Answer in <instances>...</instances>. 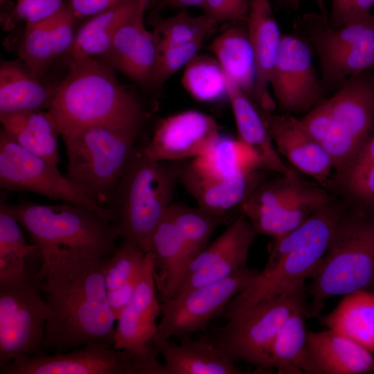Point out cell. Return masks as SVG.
Instances as JSON below:
<instances>
[{
    "instance_id": "7c38bea8",
    "label": "cell",
    "mask_w": 374,
    "mask_h": 374,
    "mask_svg": "<svg viewBox=\"0 0 374 374\" xmlns=\"http://www.w3.org/2000/svg\"><path fill=\"white\" fill-rule=\"evenodd\" d=\"M1 374H166L157 357H140L104 341L63 353L39 352L0 366Z\"/></svg>"
},
{
    "instance_id": "681fc988",
    "label": "cell",
    "mask_w": 374,
    "mask_h": 374,
    "mask_svg": "<svg viewBox=\"0 0 374 374\" xmlns=\"http://www.w3.org/2000/svg\"><path fill=\"white\" fill-rule=\"evenodd\" d=\"M352 1L331 0L329 20L332 26H339L347 23Z\"/></svg>"
},
{
    "instance_id": "f5cc1de1",
    "label": "cell",
    "mask_w": 374,
    "mask_h": 374,
    "mask_svg": "<svg viewBox=\"0 0 374 374\" xmlns=\"http://www.w3.org/2000/svg\"><path fill=\"white\" fill-rule=\"evenodd\" d=\"M303 1L304 0H286V1L294 8H296L299 6L301 2ZM312 1H314L317 5L321 14L323 15H328L326 6H325L324 0H312Z\"/></svg>"
},
{
    "instance_id": "9a60e30c",
    "label": "cell",
    "mask_w": 374,
    "mask_h": 374,
    "mask_svg": "<svg viewBox=\"0 0 374 374\" xmlns=\"http://www.w3.org/2000/svg\"><path fill=\"white\" fill-rule=\"evenodd\" d=\"M270 89L276 105L285 114H305L323 99L312 52L297 34L282 35Z\"/></svg>"
},
{
    "instance_id": "4316f807",
    "label": "cell",
    "mask_w": 374,
    "mask_h": 374,
    "mask_svg": "<svg viewBox=\"0 0 374 374\" xmlns=\"http://www.w3.org/2000/svg\"><path fill=\"white\" fill-rule=\"evenodd\" d=\"M149 251L162 301L170 299L184 276L188 261L183 238L167 212L152 233Z\"/></svg>"
},
{
    "instance_id": "4dcf8cb0",
    "label": "cell",
    "mask_w": 374,
    "mask_h": 374,
    "mask_svg": "<svg viewBox=\"0 0 374 374\" xmlns=\"http://www.w3.org/2000/svg\"><path fill=\"white\" fill-rule=\"evenodd\" d=\"M54 89L46 87L19 60L0 64V114L48 109Z\"/></svg>"
},
{
    "instance_id": "f907efd6",
    "label": "cell",
    "mask_w": 374,
    "mask_h": 374,
    "mask_svg": "<svg viewBox=\"0 0 374 374\" xmlns=\"http://www.w3.org/2000/svg\"><path fill=\"white\" fill-rule=\"evenodd\" d=\"M373 7L374 0H353L347 23L368 17Z\"/></svg>"
},
{
    "instance_id": "7402d4cb",
    "label": "cell",
    "mask_w": 374,
    "mask_h": 374,
    "mask_svg": "<svg viewBox=\"0 0 374 374\" xmlns=\"http://www.w3.org/2000/svg\"><path fill=\"white\" fill-rule=\"evenodd\" d=\"M246 24L256 70L253 103L265 112H274L277 105L270 91V80L283 34L269 0L251 1Z\"/></svg>"
},
{
    "instance_id": "1f68e13d",
    "label": "cell",
    "mask_w": 374,
    "mask_h": 374,
    "mask_svg": "<svg viewBox=\"0 0 374 374\" xmlns=\"http://www.w3.org/2000/svg\"><path fill=\"white\" fill-rule=\"evenodd\" d=\"M328 329L374 353V292L361 290L344 296L329 314L319 317Z\"/></svg>"
},
{
    "instance_id": "f6af8a7d",
    "label": "cell",
    "mask_w": 374,
    "mask_h": 374,
    "mask_svg": "<svg viewBox=\"0 0 374 374\" xmlns=\"http://www.w3.org/2000/svg\"><path fill=\"white\" fill-rule=\"evenodd\" d=\"M62 0H17L6 22L8 28L15 23H36L54 15L63 5Z\"/></svg>"
},
{
    "instance_id": "f1b7e54d",
    "label": "cell",
    "mask_w": 374,
    "mask_h": 374,
    "mask_svg": "<svg viewBox=\"0 0 374 374\" xmlns=\"http://www.w3.org/2000/svg\"><path fill=\"white\" fill-rule=\"evenodd\" d=\"M328 189L351 206L374 210V131L349 161L333 170Z\"/></svg>"
},
{
    "instance_id": "5b68a950",
    "label": "cell",
    "mask_w": 374,
    "mask_h": 374,
    "mask_svg": "<svg viewBox=\"0 0 374 374\" xmlns=\"http://www.w3.org/2000/svg\"><path fill=\"white\" fill-rule=\"evenodd\" d=\"M307 317H317L331 297L374 290V210L347 206L312 277Z\"/></svg>"
},
{
    "instance_id": "4fadbf2b",
    "label": "cell",
    "mask_w": 374,
    "mask_h": 374,
    "mask_svg": "<svg viewBox=\"0 0 374 374\" xmlns=\"http://www.w3.org/2000/svg\"><path fill=\"white\" fill-rule=\"evenodd\" d=\"M0 187L7 191L31 192L53 200L78 204L111 222L109 210L62 175L57 165L26 150L2 129L0 132Z\"/></svg>"
},
{
    "instance_id": "5bb4252c",
    "label": "cell",
    "mask_w": 374,
    "mask_h": 374,
    "mask_svg": "<svg viewBox=\"0 0 374 374\" xmlns=\"http://www.w3.org/2000/svg\"><path fill=\"white\" fill-rule=\"evenodd\" d=\"M259 271L243 267L216 282L195 287L161 303L158 336H192L222 316L230 301L246 288Z\"/></svg>"
},
{
    "instance_id": "bcb514c9",
    "label": "cell",
    "mask_w": 374,
    "mask_h": 374,
    "mask_svg": "<svg viewBox=\"0 0 374 374\" xmlns=\"http://www.w3.org/2000/svg\"><path fill=\"white\" fill-rule=\"evenodd\" d=\"M252 0H204V14L217 23L240 21L247 19Z\"/></svg>"
},
{
    "instance_id": "f546056e",
    "label": "cell",
    "mask_w": 374,
    "mask_h": 374,
    "mask_svg": "<svg viewBox=\"0 0 374 374\" xmlns=\"http://www.w3.org/2000/svg\"><path fill=\"white\" fill-rule=\"evenodd\" d=\"M146 0H122L87 20L75 34L66 53L69 61L103 57L120 27Z\"/></svg>"
},
{
    "instance_id": "836d02e7",
    "label": "cell",
    "mask_w": 374,
    "mask_h": 374,
    "mask_svg": "<svg viewBox=\"0 0 374 374\" xmlns=\"http://www.w3.org/2000/svg\"><path fill=\"white\" fill-rule=\"evenodd\" d=\"M305 307L306 303L292 312L273 344L271 366L278 373L316 374L308 349Z\"/></svg>"
},
{
    "instance_id": "52a82bcc",
    "label": "cell",
    "mask_w": 374,
    "mask_h": 374,
    "mask_svg": "<svg viewBox=\"0 0 374 374\" xmlns=\"http://www.w3.org/2000/svg\"><path fill=\"white\" fill-rule=\"evenodd\" d=\"M299 119L329 154L333 170L339 168L374 131V76L371 71L352 76Z\"/></svg>"
},
{
    "instance_id": "277c9868",
    "label": "cell",
    "mask_w": 374,
    "mask_h": 374,
    "mask_svg": "<svg viewBox=\"0 0 374 374\" xmlns=\"http://www.w3.org/2000/svg\"><path fill=\"white\" fill-rule=\"evenodd\" d=\"M180 164L154 160L135 147L105 206L118 237L149 251L152 233L172 203Z\"/></svg>"
},
{
    "instance_id": "d6986e66",
    "label": "cell",
    "mask_w": 374,
    "mask_h": 374,
    "mask_svg": "<svg viewBox=\"0 0 374 374\" xmlns=\"http://www.w3.org/2000/svg\"><path fill=\"white\" fill-rule=\"evenodd\" d=\"M258 110L278 154L328 188L333 170L332 160L299 119L290 114Z\"/></svg>"
},
{
    "instance_id": "6da1fadb",
    "label": "cell",
    "mask_w": 374,
    "mask_h": 374,
    "mask_svg": "<svg viewBox=\"0 0 374 374\" xmlns=\"http://www.w3.org/2000/svg\"><path fill=\"white\" fill-rule=\"evenodd\" d=\"M109 256L58 253L40 266L37 276L50 311L44 346L63 353L91 341L114 345L116 320L105 283Z\"/></svg>"
},
{
    "instance_id": "60d3db41",
    "label": "cell",
    "mask_w": 374,
    "mask_h": 374,
    "mask_svg": "<svg viewBox=\"0 0 374 374\" xmlns=\"http://www.w3.org/2000/svg\"><path fill=\"white\" fill-rule=\"evenodd\" d=\"M147 252L134 242L123 239L109 256L105 271L107 291L116 289L137 276L145 261Z\"/></svg>"
},
{
    "instance_id": "ffe728a7",
    "label": "cell",
    "mask_w": 374,
    "mask_h": 374,
    "mask_svg": "<svg viewBox=\"0 0 374 374\" xmlns=\"http://www.w3.org/2000/svg\"><path fill=\"white\" fill-rule=\"evenodd\" d=\"M148 1L120 27L102 57L114 71L142 85L152 83L157 60L154 36L144 21Z\"/></svg>"
},
{
    "instance_id": "c3c4849f",
    "label": "cell",
    "mask_w": 374,
    "mask_h": 374,
    "mask_svg": "<svg viewBox=\"0 0 374 374\" xmlns=\"http://www.w3.org/2000/svg\"><path fill=\"white\" fill-rule=\"evenodd\" d=\"M122 0H69L66 4L75 19L91 17Z\"/></svg>"
},
{
    "instance_id": "603a6c76",
    "label": "cell",
    "mask_w": 374,
    "mask_h": 374,
    "mask_svg": "<svg viewBox=\"0 0 374 374\" xmlns=\"http://www.w3.org/2000/svg\"><path fill=\"white\" fill-rule=\"evenodd\" d=\"M226 87L238 140L253 154L260 170L280 175L288 172L290 168L283 163L277 152L257 105L228 77Z\"/></svg>"
},
{
    "instance_id": "7dc6e473",
    "label": "cell",
    "mask_w": 374,
    "mask_h": 374,
    "mask_svg": "<svg viewBox=\"0 0 374 374\" xmlns=\"http://www.w3.org/2000/svg\"><path fill=\"white\" fill-rule=\"evenodd\" d=\"M140 272L123 285L107 291L108 303L116 321L120 318L134 294Z\"/></svg>"
},
{
    "instance_id": "b9f144b4",
    "label": "cell",
    "mask_w": 374,
    "mask_h": 374,
    "mask_svg": "<svg viewBox=\"0 0 374 374\" xmlns=\"http://www.w3.org/2000/svg\"><path fill=\"white\" fill-rule=\"evenodd\" d=\"M202 42L197 40L158 50L152 83L161 85L185 67L198 54Z\"/></svg>"
},
{
    "instance_id": "ac0fdd59",
    "label": "cell",
    "mask_w": 374,
    "mask_h": 374,
    "mask_svg": "<svg viewBox=\"0 0 374 374\" xmlns=\"http://www.w3.org/2000/svg\"><path fill=\"white\" fill-rule=\"evenodd\" d=\"M153 258L147 252L134 294L117 320L114 346L140 357L159 355L153 341L157 333V319L161 314V303L157 296Z\"/></svg>"
},
{
    "instance_id": "ab89813d",
    "label": "cell",
    "mask_w": 374,
    "mask_h": 374,
    "mask_svg": "<svg viewBox=\"0 0 374 374\" xmlns=\"http://www.w3.org/2000/svg\"><path fill=\"white\" fill-rule=\"evenodd\" d=\"M19 55L26 68L33 75L42 79L56 58L46 20L25 24Z\"/></svg>"
},
{
    "instance_id": "d590c367",
    "label": "cell",
    "mask_w": 374,
    "mask_h": 374,
    "mask_svg": "<svg viewBox=\"0 0 374 374\" xmlns=\"http://www.w3.org/2000/svg\"><path fill=\"white\" fill-rule=\"evenodd\" d=\"M167 213L175 224L185 244L188 265L208 244L214 231L229 224L227 217L216 216L199 207L172 203Z\"/></svg>"
},
{
    "instance_id": "7a4b0ae2",
    "label": "cell",
    "mask_w": 374,
    "mask_h": 374,
    "mask_svg": "<svg viewBox=\"0 0 374 374\" xmlns=\"http://www.w3.org/2000/svg\"><path fill=\"white\" fill-rule=\"evenodd\" d=\"M346 206L335 197L296 229L272 238L265 267L230 301L222 317L229 320L262 302L305 288V281L314 275Z\"/></svg>"
},
{
    "instance_id": "9c48e42d",
    "label": "cell",
    "mask_w": 374,
    "mask_h": 374,
    "mask_svg": "<svg viewBox=\"0 0 374 374\" xmlns=\"http://www.w3.org/2000/svg\"><path fill=\"white\" fill-rule=\"evenodd\" d=\"M296 27L318 58L324 91L374 70V15L335 27L328 15L310 13Z\"/></svg>"
},
{
    "instance_id": "3957f363",
    "label": "cell",
    "mask_w": 374,
    "mask_h": 374,
    "mask_svg": "<svg viewBox=\"0 0 374 374\" xmlns=\"http://www.w3.org/2000/svg\"><path fill=\"white\" fill-rule=\"evenodd\" d=\"M47 111L61 136L100 125L143 127L146 118L140 99L95 57L69 61Z\"/></svg>"
},
{
    "instance_id": "db71d44e",
    "label": "cell",
    "mask_w": 374,
    "mask_h": 374,
    "mask_svg": "<svg viewBox=\"0 0 374 374\" xmlns=\"http://www.w3.org/2000/svg\"><path fill=\"white\" fill-rule=\"evenodd\" d=\"M6 1H7V0H0V2H1V3L2 4V3H3Z\"/></svg>"
},
{
    "instance_id": "816d5d0a",
    "label": "cell",
    "mask_w": 374,
    "mask_h": 374,
    "mask_svg": "<svg viewBox=\"0 0 374 374\" xmlns=\"http://www.w3.org/2000/svg\"><path fill=\"white\" fill-rule=\"evenodd\" d=\"M163 5L172 8H185L188 6L200 7L204 0H160Z\"/></svg>"
},
{
    "instance_id": "d6a6232c",
    "label": "cell",
    "mask_w": 374,
    "mask_h": 374,
    "mask_svg": "<svg viewBox=\"0 0 374 374\" xmlns=\"http://www.w3.org/2000/svg\"><path fill=\"white\" fill-rule=\"evenodd\" d=\"M226 77L235 82L253 102L256 70L247 24L229 28L210 46Z\"/></svg>"
},
{
    "instance_id": "83f0119b",
    "label": "cell",
    "mask_w": 374,
    "mask_h": 374,
    "mask_svg": "<svg viewBox=\"0 0 374 374\" xmlns=\"http://www.w3.org/2000/svg\"><path fill=\"white\" fill-rule=\"evenodd\" d=\"M2 130L17 144L48 161L58 165L56 125L47 110L35 109L0 114Z\"/></svg>"
},
{
    "instance_id": "44dd1931",
    "label": "cell",
    "mask_w": 374,
    "mask_h": 374,
    "mask_svg": "<svg viewBox=\"0 0 374 374\" xmlns=\"http://www.w3.org/2000/svg\"><path fill=\"white\" fill-rule=\"evenodd\" d=\"M265 170H254L231 179L211 177L198 169L191 160L181 163L179 181L193 196L198 207L226 217L231 209L241 206L266 179Z\"/></svg>"
},
{
    "instance_id": "8992f818",
    "label": "cell",
    "mask_w": 374,
    "mask_h": 374,
    "mask_svg": "<svg viewBox=\"0 0 374 374\" xmlns=\"http://www.w3.org/2000/svg\"><path fill=\"white\" fill-rule=\"evenodd\" d=\"M6 206L28 233L41 265L58 253L95 257L111 255L116 249L118 235L112 224L84 206L24 201Z\"/></svg>"
},
{
    "instance_id": "2e32d148",
    "label": "cell",
    "mask_w": 374,
    "mask_h": 374,
    "mask_svg": "<svg viewBox=\"0 0 374 374\" xmlns=\"http://www.w3.org/2000/svg\"><path fill=\"white\" fill-rule=\"evenodd\" d=\"M258 233L241 212L225 231L188 264L174 296L222 280L247 266Z\"/></svg>"
},
{
    "instance_id": "cb8c5ba5",
    "label": "cell",
    "mask_w": 374,
    "mask_h": 374,
    "mask_svg": "<svg viewBox=\"0 0 374 374\" xmlns=\"http://www.w3.org/2000/svg\"><path fill=\"white\" fill-rule=\"evenodd\" d=\"M153 344L163 359L166 374H239L243 372L207 339L181 337L179 344L170 338L155 336Z\"/></svg>"
},
{
    "instance_id": "7bdbcfd3",
    "label": "cell",
    "mask_w": 374,
    "mask_h": 374,
    "mask_svg": "<svg viewBox=\"0 0 374 374\" xmlns=\"http://www.w3.org/2000/svg\"><path fill=\"white\" fill-rule=\"evenodd\" d=\"M19 222L8 211L6 203L0 204V256H12L28 258L38 252L36 247L28 244Z\"/></svg>"
},
{
    "instance_id": "8d00e7d4",
    "label": "cell",
    "mask_w": 374,
    "mask_h": 374,
    "mask_svg": "<svg viewBox=\"0 0 374 374\" xmlns=\"http://www.w3.org/2000/svg\"><path fill=\"white\" fill-rule=\"evenodd\" d=\"M184 68L181 83L193 98L211 103L228 98L226 77L215 57L197 54Z\"/></svg>"
},
{
    "instance_id": "ee69618b",
    "label": "cell",
    "mask_w": 374,
    "mask_h": 374,
    "mask_svg": "<svg viewBox=\"0 0 374 374\" xmlns=\"http://www.w3.org/2000/svg\"><path fill=\"white\" fill-rule=\"evenodd\" d=\"M75 19L65 2L54 15L46 19L55 57L66 54L71 49L76 34L74 30Z\"/></svg>"
},
{
    "instance_id": "ba28073f",
    "label": "cell",
    "mask_w": 374,
    "mask_h": 374,
    "mask_svg": "<svg viewBox=\"0 0 374 374\" xmlns=\"http://www.w3.org/2000/svg\"><path fill=\"white\" fill-rule=\"evenodd\" d=\"M141 130L142 127L100 125L62 136L68 161L65 176L105 207Z\"/></svg>"
},
{
    "instance_id": "30bf717a",
    "label": "cell",
    "mask_w": 374,
    "mask_h": 374,
    "mask_svg": "<svg viewBox=\"0 0 374 374\" xmlns=\"http://www.w3.org/2000/svg\"><path fill=\"white\" fill-rule=\"evenodd\" d=\"M41 293L42 280L27 267L0 278V366L44 346L50 311Z\"/></svg>"
},
{
    "instance_id": "e575fe53",
    "label": "cell",
    "mask_w": 374,
    "mask_h": 374,
    "mask_svg": "<svg viewBox=\"0 0 374 374\" xmlns=\"http://www.w3.org/2000/svg\"><path fill=\"white\" fill-rule=\"evenodd\" d=\"M191 161L203 172L221 179L260 170L253 154L238 139L220 133L200 156Z\"/></svg>"
},
{
    "instance_id": "f35d334b",
    "label": "cell",
    "mask_w": 374,
    "mask_h": 374,
    "mask_svg": "<svg viewBox=\"0 0 374 374\" xmlns=\"http://www.w3.org/2000/svg\"><path fill=\"white\" fill-rule=\"evenodd\" d=\"M301 179L291 168L278 177L265 179L241 206L242 213L250 218L278 208L293 195Z\"/></svg>"
},
{
    "instance_id": "e0dca14e",
    "label": "cell",
    "mask_w": 374,
    "mask_h": 374,
    "mask_svg": "<svg viewBox=\"0 0 374 374\" xmlns=\"http://www.w3.org/2000/svg\"><path fill=\"white\" fill-rule=\"evenodd\" d=\"M219 134L213 117L190 109L160 119L150 141L142 148L156 161L191 160L200 156Z\"/></svg>"
},
{
    "instance_id": "8fae6325",
    "label": "cell",
    "mask_w": 374,
    "mask_h": 374,
    "mask_svg": "<svg viewBox=\"0 0 374 374\" xmlns=\"http://www.w3.org/2000/svg\"><path fill=\"white\" fill-rule=\"evenodd\" d=\"M305 288L262 302L227 320L208 338L234 362H244L258 370H273L271 350L282 326L305 303Z\"/></svg>"
},
{
    "instance_id": "74e56055",
    "label": "cell",
    "mask_w": 374,
    "mask_h": 374,
    "mask_svg": "<svg viewBox=\"0 0 374 374\" xmlns=\"http://www.w3.org/2000/svg\"><path fill=\"white\" fill-rule=\"evenodd\" d=\"M217 23L204 14L197 17L181 10L176 15L152 20L157 51L163 48L204 40Z\"/></svg>"
},
{
    "instance_id": "484cf974",
    "label": "cell",
    "mask_w": 374,
    "mask_h": 374,
    "mask_svg": "<svg viewBox=\"0 0 374 374\" xmlns=\"http://www.w3.org/2000/svg\"><path fill=\"white\" fill-rule=\"evenodd\" d=\"M336 195L320 184L301 178L293 195L278 208L248 218L258 234L279 238L304 223Z\"/></svg>"
},
{
    "instance_id": "d4e9b609",
    "label": "cell",
    "mask_w": 374,
    "mask_h": 374,
    "mask_svg": "<svg viewBox=\"0 0 374 374\" xmlns=\"http://www.w3.org/2000/svg\"><path fill=\"white\" fill-rule=\"evenodd\" d=\"M308 349L316 374L374 373L373 353L332 330L309 332Z\"/></svg>"
}]
</instances>
